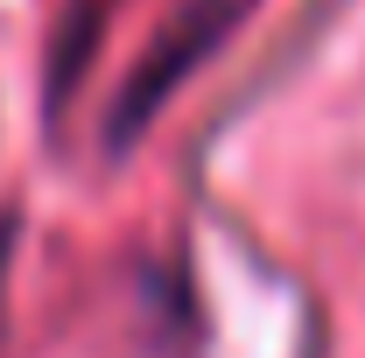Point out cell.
Segmentation results:
<instances>
[{
    "label": "cell",
    "mask_w": 365,
    "mask_h": 358,
    "mask_svg": "<svg viewBox=\"0 0 365 358\" xmlns=\"http://www.w3.org/2000/svg\"><path fill=\"white\" fill-rule=\"evenodd\" d=\"M246 7H253V0H190V7H182L176 21L162 29V43L140 56V71L127 78V98H120V134H134L140 120H148V113H155V106H162V98H169L197 63H204V56H211V49L225 43L232 21H239Z\"/></svg>",
    "instance_id": "obj_1"
},
{
    "label": "cell",
    "mask_w": 365,
    "mask_h": 358,
    "mask_svg": "<svg viewBox=\"0 0 365 358\" xmlns=\"http://www.w3.org/2000/svg\"><path fill=\"white\" fill-rule=\"evenodd\" d=\"M7 260H14V225H0V316H7Z\"/></svg>",
    "instance_id": "obj_2"
}]
</instances>
